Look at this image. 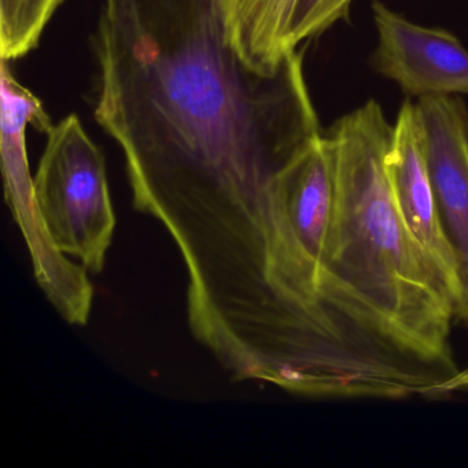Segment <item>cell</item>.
Wrapping results in <instances>:
<instances>
[{"instance_id":"6da1fadb","label":"cell","mask_w":468,"mask_h":468,"mask_svg":"<svg viewBox=\"0 0 468 468\" xmlns=\"http://www.w3.org/2000/svg\"><path fill=\"white\" fill-rule=\"evenodd\" d=\"M94 51L95 120L188 278L240 286L289 267L287 182L322 136L303 51L254 72L227 40L220 0H102Z\"/></svg>"},{"instance_id":"7a4b0ae2","label":"cell","mask_w":468,"mask_h":468,"mask_svg":"<svg viewBox=\"0 0 468 468\" xmlns=\"http://www.w3.org/2000/svg\"><path fill=\"white\" fill-rule=\"evenodd\" d=\"M336 171V215L328 278L380 333L449 380L454 305L435 281L394 204L388 172L393 138L379 103L369 101L327 133Z\"/></svg>"},{"instance_id":"3957f363","label":"cell","mask_w":468,"mask_h":468,"mask_svg":"<svg viewBox=\"0 0 468 468\" xmlns=\"http://www.w3.org/2000/svg\"><path fill=\"white\" fill-rule=\"evenodd\" d=\"M35 196L57 248L78 257L90 272H102L116 216L105 157L76 114L48 131Z\"/></svg>"},{"instance_id":"277c9868","label":"cell","mask_w":468,"mask_h":468,"mask_svg":"<svg viewBox=\"0 0 468 468\" xmlns=\"http://www.w3.org/2000/svg\"><path fill=\"white\" fill-rule=\"evenodd\" d=\"M28 125L46 133L53 122L40 98L15 75L4 76L0 80V154L7 205L28 245L40 289L69 324L86 325L94 289L87 268L68 260L46 229L35 196V179L29 171Z\"/></svg>"},{"instance_id":"5b68a950","label":"cell","mask_w":468,"mask_h":468,"mask_svg":"<svg viewBox=\"0 0 468 468\" xmlns=\"http://www.w3.org/2000/svg\"><path fill=\"white\" fill-rule=\"evenodd\" d=\"M416 111L441 224L456 261L454 317L468 328L467 108L452 95H421Z\"/></svg>"},{"instance_id":"8992f818","label":"cell","mask_w":468,"mask_h":468,"mask_svg":"<svg viewBox=\"0 0 468 468\" xmlns=\"http://www.w3.org/2000/svg\"><path fill=\"white\" fill-rule=\"evenodd\" d=\"M388 172L399 218L430 272L454 305L459 295L456 261L441 224L416 103L410 101L401 106L393 125Z\"/></svg>"},{"instance_id":"52a82bcc","label":"cell","mask_w":468,"mask_h":468,"mask_svg":"<svg viewBox=\"0 0 468 468\" xmlns=\"http://www.w3.org/2000/svg\"><path fill=\"white\" fill-rule=\"evenodd\" d=\"M286 210L295 239L309 261L322 273L331 297L371 349L386 361L374 336L353 314L328 278V246L336 215V171L333 144L322 133L290 175L286 186Z\"/></svg>"},{"instance_id":"ba28073f","label":"cell","mask_w":468,"mask_h":468,"mask_svg":"<svg viewBox=\"0 0 468 468\" xmlns=\"http://www.w3.org/2000/svg\"><path fill=\"white\" fill-rule=\"evenodd\" d=\"M300 0H220L224 29L232 50L246 67L272 75L292 51Z\"/></svg>"},{"instance_id":"9c48e42d","label":"cell","mask_w":468,"mask_h":468,"mask_svg":"<svg viewBox=\"0 0 468 468\" xmlns=\"http://www.w3.org/2000/svg\"><path fill=\"white\" fill-rule=\"evenodd\" d=\"M399 80L412 95H468V51L449 32L421 28L399 59Z\"/></svg>"},{"instance_id":"30bf717a","label":"cell","mask_w":468,"mask_h":468,"mask_svg":"<svg viewBox=\"0 0 468 468\" xmlns=\"http://www.w3.org/2000/svg\"><path fill=\"white\" fill-rule=\"evenodd\" d=\"M65 0H0V57L16 61L39 46Z\"/></svg>"},{"instance_id":"8fae6325","label":"cell","mask_w":468,"mask_h":468,"mask_svg":"<svg viewBox=\"0 0 468 468\" xmlns=\"http://www.w3.org/2000/svg\"><path fill=\"white\" fill-rule=\"evenodd\" d=\"M353 0H300L292 23V40L295 48L319 37L338 21L346 20Z\"/></svg>"},{"instance_id":"7c38bea8","label":"cell","mask_w":468,"mask_h":468,"mask_svg":"<svg viewBox=\"0 0 468 468\" xmlns=\"http://www.w3.org/2000/svg\"><path fill=\"white\" fill-rule=\"evenodd\" d=\"M468 388V366L462 371L457 372L456 377L452 379L448 386V393H454V391L464 390Z\"/></svg>"}]
</instances>
